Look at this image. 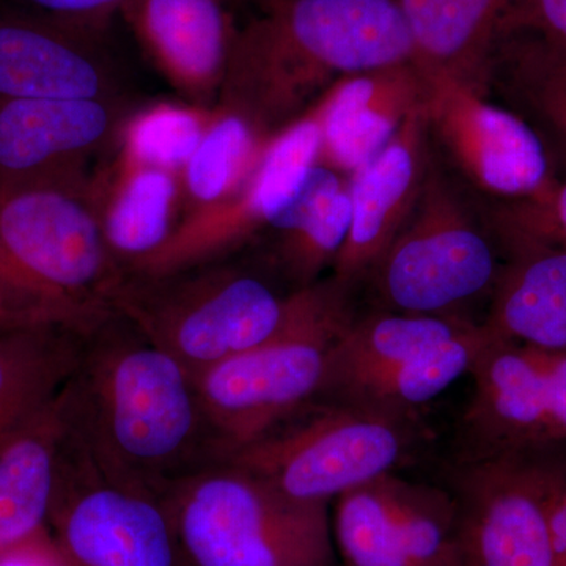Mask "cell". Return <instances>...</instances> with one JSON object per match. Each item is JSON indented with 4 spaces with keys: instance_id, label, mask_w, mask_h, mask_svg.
I'll return each mask as SVG.
<instances>
[{
    "instance_id": "1",
    "label": "cell",
    "mask_w": 566,
    "mask_h": 566,
    "mask_svg": "<svg viewBox=\"0 0 566 566\" xmlns=\"http://www.w3.org/2000/svg\"><path fill=\"white\" fill-rule=\"evenodd\" d=\"M59 409L104 475L159 497L223 460L196 376L120 315L85 335Z\"/></svg>"
},
{
    "instance_id": "2",
    "label": "cell",
    "mask_w": 566,
    "mask_h": 566,
    "mask_svg": "<svg viewBox=\"0 0 566 566\" xmlns=\"http://www.w3.org/2000/svg\"><path fill=\"white\" fill-rule=\"evenodd\" d=\"M259 3V13L238 25L216 106L243 117L264 140L345 77L415 59L395 0Z\"/></svg>"
},
{
    "instance_id": "3",
    "label": "cell",
    "mask_w": 566,
    "mask_h": 566,
    "mask_svg": "<svg viewBox=\"0 0 566 566\" xmlns=\"http://www.w3.org/2000/svg\"><path fill=\"white\" fill-rule=\"evenodd\" d=\"M91 180L0 182V315L88 335L115 316L125 270L104 241Z\"/></svg>"
},
{
    "instance_id": "4",
    "label": "cell",
    "mask_w": 566,
    "mask_h": 566,
    "mask_svg": "<svg viewBox=\"0 0 566 566\" xmlns=\"http://www.w3.org/2000/svg\"><path fill=\"white\" fill-rule=\"evenodd\" d=\"M274 279L263 260L255 266L238 253L174 273L125 274L115 314L197 378L282 326L293 292L282 293Z\"/></svg>"
},
{
    "instance_id": "5",
    "label": "cell",
    "mask_w": 566,
    "mask_h": 566,
    "mask_svg": "<svg viewBox=\"0 0 566 566\" xmlns=\"http://www.w3.org/2000/svg\"><path fill=\"white\" fill-rule=\"evenodd\" d=\"M353 290L334 275L294 290L270 338L197 376L223 460L318 398L335 342L356 318Z\"/></svg>"
},
{
    "instance_id": "6",
    "label": "cell",
    "mask_w": 566,
    "mask_h": 566,
    "mask_svg": "<svg viewBox=\"0 0 566 566\" xmlns=\"http://www.w3.org/2000/svg\"><path fill=\"white\" fill-rule=\"evenodd\" d=\"M189 566H337L329 505L300 504L221 463L166 495Z\"/></svg>"
},
{
    "instance_id": "7",
    "label": "cell",
    "mask_w": 566,
    "mask_h": 566,
    "mask_svg": "<svg viewBox=\"0 0 566 566\" xmlns=\"http://www.w3.org/2000/svg\"><path fill=\"white\" fill-rule=\"evenodd\" d=\"M502 260L485 203L433 158L415 212L367 279L381 311L461 316L490 300Z\"/></svg>"
},
{
    "instance_id": "8",
    "label": "cell",
    "mask_w": 566,
    "mask_h": 566,
    "mask_svg": "<svg viewBox=\"0 0 566 566\" xmlns=\"http://www.w3.org/2000/svg\"><path fill=\"white\" fill-rule=\"evenodd\" d=\"M415 441L411 419L315 400L223 461L294 502L331 505L354 488L394 472Z\"/></svg>"
},
{
    "instance_id": "9",
    "label": "cell",
    "mask_w": 566,
    "mask_h": 566,
    "mask_svg": "<svg viewBox=\"0 0 566 566\" xmlns=\"http://www.w3.org/2000/svg\"><path fill=\"white\" fill-rule=\"evenodd\" d=\"M422 115L434 161L479 202H532L556 185L538 134L479 88L424 76Z\"/></svg>"
},
{
    "instance_id": "10",
    "label": "cell",
    "mask_w": 566,
    "mask_h": 566,
    "mask_svg": "<svg viewBox=\"0 0 566 566\" xmlns=\"http://www.w3.org/2000/svg\"><path fill=\"white\" fill-rule=\"evenodd\" d=\"M48 528L65 566H189L166 499L104 475L65 428Z\"/></svg>"
},
{
    "instance_id": "11",
    "label": "cell",
    "mask_w": 566,
    "mask_h": 566,
    "mask_svg": "<svg viewBox=\"0 0 566 566\" xmlns=\"http://www.w3.org/2000/svg\"><path fill=\"white\" fill-rule=\"evenodd\" d=\"M322 125L318 103L264 142L243 185L229 197L182 219L174 233L126 274L159 275L237 255L255 243L296 196L318 159Z\"/></svg>"
},
{
    "instance_id": "12",
    "label": "cell",
    "mask_w": 566,
    "mask_h": 566,
    "mask_svg": "<svg viewBox=\"0 0 566 566\" xmlns=\"http://www.w3.org/2000/svg\"><path fill=\"white\" fill-rule=\"evenodd\" d=\"M485 335L469 374L474 379L463 427L469 460L566 446V354Z\"/></svg>"
},
{
    "instance_id": "13",
    "label": "cell",
    "mask_w": 566,
    "mask_h": 566,
    "mask_svg": "<svg viewBox=\"0 0 566 566\" xmlns=\"http://www.w3.org/2000/svg\"><path fill=\"white\" fill-rule=\"evenodd\" d=\"M333 535L344 566H461L455 493L397 472L334 501Z\"/></svg>"
},
{
    "instance_id": "14",
    "label": "cell",
    "mask_w": 566,
    "mask_h": 566,
    "mask_svg": "<svg viewBox=\"0 0 566 566\" xmlns=\"http://www.w3.org/2000/svg\"><path fill=\"white\" fill-rule=\"evenodd\" d=\"M136 106L129 96L0 99V182L91 180Z\"/></svg>"
},
{
    "instance_id": "15",
    "label": "cell",
    "mask_w": 566,
    "mask_h": 566,
    "mask_svg": "<svg viewBox=\"0 0 566 566\" xmlns=\"http://www.w3.org/2000/svg\"><path fill=\"white\" fill-rule=\"evenodd\" d=\"M107 33L0 6V99L128 96Z\"/></svg>"
},
{
    "instance_id": "16",
    "label": "cell",
    "mask_w": 566,
    "mask_h": 566,
    "mask_svg": "<svg viewBox=\"0 0 566 566\" xmlns=\"http://www.w3.org/2000/svg\"><path fill=\"white\" fill-rule=\"evenodd\" d=\"M455 482L461 566H560L531 458L465 460Z\"/></svg>"
},
{
    "instance_id": "17",
    "label": "cell",
    "mask_w": 566,
    "mask_h": 566,
    "mask_svg": "<svg viewBox=\"0 0 566 566\" xmlns=\"http://www.w3.org/2000/svg\"><path fill=\"white\" fill-rule=\"evenodd\" d=\"M433 164L422 106L349 177L352 223L329 275L364 282L415 212Z\"/></svg>"
},
{
    "instance_id": "18",
    "label": "cell",
    "mask_w": 566,
    "mask_h": 566,
    "mask_svg": "<svg viewBox=\"0 0 566 566\" xmlns=\"http://www.w3.org/2000/svg\"><path fill=\"white\" fill-rule=\"evenodd\" d=\"M230 9L229 0H129L120 17L181 102L214 109L238 31Z\"/></svg>"
},
{
    "instance_id": "19",
    "label": "cell",
    "mask_w": 566,
    "mask_h": 566,
    "mask_svg": "<svg viewBox=\"0 0 566 566\" xmlns=\"http://www.w3.org/2000/svg\"><path fill=\"white\" fill-rule=\"evenodd\" d=\"M424 76L415 63L345 77L318 102L316 164L352 177L422 106Z\"/></svg>"
},
{
    "instance_id": "20",
    "label": "cell",
    "mask_w": 566,
    "mask_h": 566,
    "mask_svg": "<svg viewBox=\"0 0 566 566\" xmlns=\"http://www.w3.org/2000/svg\"><path fill=\"white\" fill-rule=\"evenodd\" d=\"M502 266L482 327L499 340L566 354V248L502 238Z\"/></svg>"
},
{
    "instance_id": "21",
    "label": "cell",
    "mask_w": 566,
    "mask_h": 566,
    "mask_svg": "<svg viewBox=\"0 0 566 566\" xmlns=\"http://www.w3.org/2000/svg\"><path fill=\"white\" fill-rule=\"evenodd\" d=\"M107 248L123 270L147 259L180 221V177L111 153L88 186Z\"/></svg>"
},
{
    "instance_id": "22",
    "label": "cell",
    "mask_w": 566,
    "mask_h": 566,
    "mask_svg": "<svg viewBox=\"0 0 566 566\" xmlns=\"http://www.w3.org/2000/svg\"><path fill=\"white\" fill-rule=\"evenodd\" d=\"M352 223L349 178L315 164L303 186L263 233L262 260L290 290L333 270Z\"/></svg>"
},
{
    "instance_id": "23",
    "label": "cell",
    "mask_w": 566,
    "mask_h": 566,
    "mask_svg": "<svg viewBox=\"0 0 566 566\" xmlns=\"http://www.w3.org/2000/svg\"><path fill=\"white\" fill-rule=\"evenodd\" d=\"M483 92L531 126L558 178L566 177V46L526 31L499 39Z\"/></svg>"
},
{
    "instance_id": "24",
    "label": "cell",
    "mask_w": 566,
    "mask_h": 566,
    "mask_svg": "<svg viewBox=\"0 0 566 566\" xmlns=\"http://www.w3.org/2000/svg\"><path fill=\"white\" fill-rule=\"evenodd\" d=\"M424 76H447L483 92L488 62L515 0H395ZM485 93V92H483Z\"/></svg>"
},
{
    "instance_id": "25",
    "label": "cell",
    "mask_w": 566,
    "mask_h": 566,
    "mask_svg": "<svg viewBox=\"0 0 566 566\" xmlns=\"http://www.w3.org/2000/svg\"><path fill=\"white\" fill-rule=\"evenodd\" d=\"M62 434L57 395L0 446V554L48 531Z\"/></svg>"
},
{
    "instance_id": "26",
    "label": "cell",
    "mask_w": 566,
    "mask_h": 566,
    "mask_svg": "<svg viewBox=\"0 0 566 566\" xmlns=\"http://www.w3.org/2000/svg\"><path fill=\"white\" fill-rule=\"evenodd\" d=\"M84 337L54 326L0 331V446L57 398Z\"/></svg>"
},
{
    "instance_id": "27",
    "label": "cell",
    "mask_w": 566,
    "mask_h": 566,
    "mask_svg": "<svg viewBox=\"0 0 566 566\" xmlns=\"http://www.w3.org/2000/svg\"><path fill=\"white\" fill-rule=\"evenodd\" d=\"M471 322L464 316L401 314L376 311L356 316L335 342L327 363L322 392L316 400L335 392L365 376L411 359L424 349L450 340Z\"/></svg>"
},
{
    "instance_id": "28",
    "label": "cell",
    "mask_w": 566,
    "mask_h": 566,
    "mask_svg": "<svg viewBox=\"0 0 566 566\" xmlns=\"http://www.w3.org/2000/svg\"><path fill=\"white\" fill-rule=\"evenodd\" d=\"M485 340L482 323H474L457 337L378 374L357 379L324 400L365 406L411 419L417 409L431 403L458 379L471 374Z\"/></svg>"
},
{
    "instance_id": "29",
    "label": "cell",
    "mask_w": 566,
    "mask_h": 566,
    "mask_svg": "<svg viewBox=\"0 0 566 566\" xmlns=\"http://www.w3.org/2000/svg\"><path fill=\"white\" fill-rule=\"evenodd\" d=\"M264 142L243 117L216 106L202 140L178 174L180 221L237 191L255 166Z\"/></svg>"
},
{
    "instance_id": "30",
    "label": "cell",
    "mask_w": 566,
    "mask_h": 566,
    "mask_svg": "<svg viewBox=\"0 0 566 566\" xmlns=\"http://www.w3.org/2000/svg\"><path fill=\"white\" fill-rule=\"evenodd\" d=\"M212 111L185 102L137 104L115 150L133 161L180 174L202 140Z\"/></svg>"
},
{
    "instance_id": "31",
    "label": "cell",
    "mask_w": 566,
    "mask_h": 566,
    "mask_svg": "<svg viewBox=\"0 0 566 566\" xmlns=\"http://www.w3.org/2000/svg\"><path fill=\"white\" fill-rule=\"evenodd\" d=\"M488 216L497 240L521 238L566 248V177L532 202L490 207Z\"/></svg>"
},
{
    "instance_id": "32",
    "label": "cell",
    "mask_w": 566,
    "mask_h": 566,
    "mask_svg": "<svg viewBox=\"0 0 566 566\" xmlns=\"http://www.w3.org/2000/svg\"><path fill=\"white\" fill-rule=\"evenodd\" d=\"M527 457L545 501L558 564L566 566V446Z\"/></svg>"
},
{
    "instance_id": "33",
    "label": "cell",
    "mask_w": 566,
    "mask_h": 566,
    "mask_svg": "<svg viewBox=\"0 0 566 566\" xmlns=\"http://www.w3.org/2000/svg\"><path fill=\"white\" fill-rule=\"evenodd\" d=\"M128 2L129 0H9V3L41 17L96 31H109L112 21L120 17Z\"/></svg>"
},
{
    "instance_id": "34",
    "label": "cell",
    "mask_w": 566,
    "mask_h": 566,
    "mask_svg": "<svg viewBox=\"0 0 566 566\" xmlns=\"http://www.w3.org/2000/svg\"><path fill=\"white\" fill-rule=\"evenodd\" d=\"M510 31L536 33L566 46V0H515L502 35Z\"/></svg>"
},
{
    "instance_id": "35",
    "label": "cell",
    "mask_w": 566,
    "mask_h": 566,
    "mask_svg": "<svg viewBox=\"0 0 566 566\" xmlns=\"http://www.w3.org/2000/svg\"><path fill=\"white\" fill-rule=\"evenodd\" d=\"M0 566H65V564L48 528L22 545L0 554Z\"/></svg>"
},
{
    "instance_id": "36",
    "label": "cell",
    "mask_w": 566,
    "mask_h": 566,
    "mask_svg": "<svg viewBox=\"0 0 566 566\" xmlns=\"http://www.w3.org/2000/svg\"><path fill=\"white\" fill-rule=\"evenodd\" d=\"M10 327H18V326H11L9 322H7L6 318H3L2 315H0V331L10 329Z\"/></svg>"
},
{
    "instance_id": "37",
    "label": "cell",
    "mask_w": 566,
    "mask_h": 566,
    "mask_svg": "<svg viewBox=\"0 0 566 566\" xmlns=\"http://www.w3.org/2000/svg\"><path fill=\"white\" fill-rule=\"evenodd\" d=\"M230 6L238 7L240 3L249 2V0H229Z\"/></svg>"
}]
</instances>
